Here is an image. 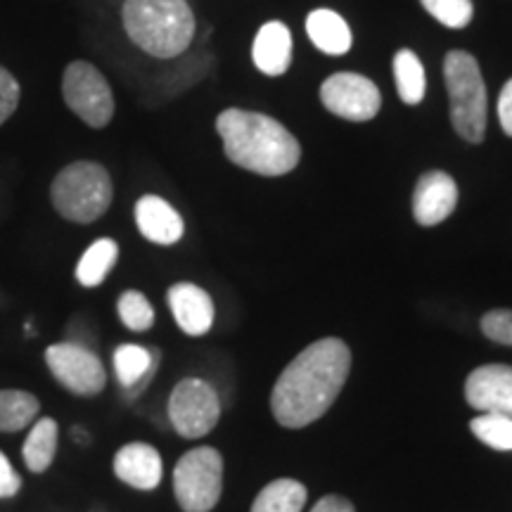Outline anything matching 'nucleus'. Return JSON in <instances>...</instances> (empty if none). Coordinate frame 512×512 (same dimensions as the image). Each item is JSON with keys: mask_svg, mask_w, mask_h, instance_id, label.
I'll return each instance as SVG.
<instances>
[{"mask_svg": "<svg viewBox=\"0 0 512 512\" xmlns=\"http://www.w3.org/2000/svg\"><path fill=\"white\" fill-rule=\"evenodd\" d=\"M351 349L339 337H323L290 361L271 392V411L287 430L323 418L347 384Z\"/></svg>", "mask_w": 512, "mask_h": 512, "instance_id": "obj_1", "label": "nucleus"}, {"mask_svg": "<svg viewBox=\"0 0 512 512\" xmlns=\"http://www.w3.org/2000/svg\"><path fill=\"white\" fill-rule=\"evenodd\" d=\"M223 152L240 169L259 176H285L302 159L299 140L278 119L230 107L216 119Z\"/></svg>", "mask_w": 512, "mask_h": 512, "instance_id": "obj_2", "label": "nucleus"}, {"mask_svg": "<svg viewBox=\"0 0 512 512\" xmlns=\"http://www.w3.org/2000/svg\"><path fill=\"white\" fill-rule=\"evenodd\" d=\"M121 19L128 38L157 60L183 55L197 29L188 0H124Z\"/></svg>", "mask_w": 512, "mask_h": 512, "instance_id": "obj_3", "label": "nucleus"}, {"mask_svg": "<svg viewBox=\"0 0 512 512\" xmlns=\"http://www.w3.org/2000/svg\"><path fill=\"white\" fill-rule=\"evenodd\" d=\"M50 200L64 221L88 226L107 214L114 200V185L107 169L98 162H74L64 166L50 185Z\"/></svg>", "mask_w": 512, "mask_h": 512, "instance_id": "obj_4", "label": "nucleus"}, {"mask_svg": "<svg viewBox=\"0 0 512 512\" xmlns=\"http://www.w3.org/2000/svg\"><path fill=\"white\" fill-rule=\"evenodd\" d=\"M444 79L451 100V124L467 143L479 145L486 138V83L475 55L467 50H451L444 60Z\"/></svg>", "mask_w": 512, "mask_h": 512, "instance_id": "obj_5", "label": "nucleus"}, {"mask_svg": "<svg viewBox=\"0 0 512 512\" xmlns=\"http://www.w3.org/2000/svg\"><path fill=\"white\" fill-rule=\"evenodd\" d=\"M174 494L183 512H211L223 494V458L216 448L197 446L174 467Z\"/></svg>", "mask_w": 512, "mask_h": 512, "instance_id": "obj_6", "label": "nucleus"}, {"mask_svg": "<svg viewBox=\"0 0 512 512\" xmlns=\"http://www.w3.org/2000/svg\"><path fill=\"white\" fill-rule=\"evenodd\" d=\"M62 98L67 107L91 128H105L114 117V93L110 81L86 60L67 64L62 74Z\"/></svg>", "mask_w": 512, "mask_h": 512, "instance_id": "obj_7", "label": "nucleus"}, {"mask_svg": "<svg viewBox=\"0 0 512 512\" xmlns=\"http://www.w3.org/2000/svg\"><path fill=\"white\" fill-rule=\"evenodd\" d=\"M221 401L216 389L200 377H185L169 396L171 427L183 439H202L219 425Z\"/></svg>", "mask_w": 512, "mask_h": 512, "instance_id": "obj_8", "label": "nucleus"}, {"mask_svg": "<svg viewBox=\"0 0 512 512\" xmlns=\"http://www.w3.org/2000/svg\"><path fill=\"white\" fill-rule=\"evenodd\" d=\"M48 370L67 392L98 396L107 387V370L98 354L74 342H60L46 349Z\"/></svg>", "mask_w": 512, "mask_h": 512, "instance_id": "obj_9", "label": "nucleus"}, {"mask_svg": "<svg viewBox=\"0 0 512 512\" xmlns=\"http://www.w3.org/2000/svg\"><path fill=\"white\" fill-rule=\"evenodd\" d=\"M320 102L325 110L347 121H370L382 107L380 88L368 76L356 72H337L320 86Z\"/></svg>", "mask_w": 512, "mask_h": 512, "instance_id": "obj_10", "label": "nucleus"}, {"mask_svg": "<svg viewBox=\"0 0 512 512\" xmlns=\"http://www.w3.org/2000/svg\"><path fill=\"white\" fill-rule=\"evenodd\" d=\"M465 399L479 413L512 420V366L489 363L472 370L465 380Z\"/></svg>", "mask_w": 512, "mask_h": 512, "instance_id": "obj_11", "label": "nucleus"}, {"mask_svg": "<svg viewBox=\"0 0 512 512\" xmlns=\"http://www.w3.org/2000/svg\"><path fill=\"white\" fill-rule=\"evenodd\" d=\"M458 204V185L446 171H427L413 190V216L420 226H439Z\"/></svg>", "mask_w": 512, "mask_h": 512, "instance_id": "obj_12", "label": "nucleus"}, {"mask_svg": "<svg viewBox=\"0 0 512 512\" xmlns=\"http://www.w3.org/2000/svg\"><path fill=\"white\" fill-rule=\"evenodd\" d=\"M166 302L174 313L178 328L190 337L207 335L214 325L216 309L209 292L195 283H176L166 292Z\"/></svg>", "mask_w": 512, "mask_h": 512, "instance_id": "obj_13", "label": "nucleus"}, {"mask_svg": "<svg viewBox=\"0 0 512 512\" xmlns=\"http://www.w3.org/2000/svg\"><path fill=\"white\" fill-rule=\"evenodd\" d=\"M114 475L121 482L138 491H155L162 482L164 465L162 456L155 446L133 441V444L121 446L114 456Z\"/></svg>", "mask_w": 512, "mask_h": 512, "instance_id": "obj_14", "label": "nucleus"}, {"mask_svg": "<svg viewBox=\"0 0 512 512\" xmlns=\"http://www.w3.org/2000/svg\"><path fill=\"white\" fill-rule=\"evenodd\" d=\"M136 226L145 240L162 247L176 245L185 233L183 216L159 195H143L136 202Z\"/></svg>", "mask_w": 512, "mask_h": 512, "instance_id": "obj_15", "label": "nucleus"}, {"mask_svg": "<svg viewBox=\"0 0 512 512\" xmlns=\"http://www.w3.org/2000/svg\"><path fill=\"white\" fill-rule=\"evenodd\" d=\"M292 31L273 19L256 31L252 43V62L264 76H283L292 64Z\"/></svg>", "mask_w": 512, "mask_h": 512, "instance_id": "obj_16", "label": "nucleus"}, {"mask_svg": "<svg viewBox=\"0 0 512 512\" xmlns=\"http://www.w3.org/2000/svg\"><path fill=\"white\" fill-rule=\"evenodd\" d=\"M306 34L320 53L325 55H347L354 43L347 19L337 15L335 10L320 8L306 17Z\"/></svg>", "mask_w": 512, "mask_h": 512, "instance_id": "obj_17", "label": "nucleus"}, {"mask_svg": "<svg viewBox=\"0 0 512 512\" xmlns=\"http://www.w3.org/2000/svg\"><path fill=\"white\" fill-rule=\"evenodd\" d=\"M57 444H60L57 422L53 418H38L22 446V458L27 470L34 472V475H43V472L50 470L57 456Z\"/></svg>", "mask_w": 512, "mask_h": 512, "instance_id": "obj_18", "label": "nucleus"}, {"mask_svg": "<svg viewBox=\"0 0 512 512\" xmlns=\"http://www.w3.org/2000/svg\"><path fill=\"white\" fill-rule=\"evenodd\" d=\"M114 370H117L121 387L133 394L155 373V356L150 349L138 347V344H121L114 351Z\"/></svg>", "mask_w": 512, "mask_h": 512, "instance_id": "obj_19", "label": "nucleus"}, {"mask_svg": "<svg viewBox=\"0 0 512 512\" xmlns=\"http://www.w3.org/2000/svg\"><path fill=\"white\" fill-rule=\"evenodd\" d=\"M41 413L38 396L24 389H0V432L15 434L34 425Z\"/></svg>", "mask_w": 512, "mask_h": 512, "instance_id": "obj_20", "label": "nucleus"}, {"mask_svg": "<svg viewBox=\"0 0 512 512\" xmlns=\"http://www.w3.org/2000/svg\"><path fill=\"white\" fill-rule=\"evenodd\" d=\"M119 259V245L112 238H100L95 240L91 247L83 252V256L76 264V280L83 287H98L105 283V278L117 264Z\"/></svg>", "mask_w": 512, "mask_h": 512, "instance_id": "obj_21", "label": "nucleus"}, {"mask_svg": "<svg viewBox=\"0 0 512 512\" xmlns=\"http://www.w3.org/2000/svg\"><path fill=\"white\" fill-rule=\"evenodd\" d=\"M394 81L401 102L406 105H420L427 93V74L420 57L413 50L403 48L394 55Z\"/></svg>", "mask_w": 512, "mask_h": 512, "instance_id": "obj_22", "label": "nucleus"}, {"mask_svg": "<svg viewBox=\"0 0 512 512\" xmlns=\"http://www.w3.org/2000/svg\"><path fill=\"white\" fill-rule=\"evenodd\" d=\"M306 486L297 479H275L261 489L252 512H302L306 505Z\"/></svg>", "mask_w": 512, "mask_h": 512, "instance_id": "obj_23", "label": "nucleus"}, {"mask_svg": "<svg viewBox=\"0 0 512 512\" xmlns=\"http://www.w3.org/2000/svg\"><path fill=\"white\" fill-rule=\"evenodd\" d=\"M470 430L475 437L494 451H512V420L496 413H482L472 418Z\"/></svg>", "mask_w": 512, "mask_h": 512, "instance_id": "obj_24", "label": "nucleus"}, {"mask_svg": "<svg viewBox=\"0 0 512 512\" xmlns=\"http://www.w3.org/2000/svg\"><path fill=\"white\" fill-rule=\"evenodd\" d=\"M117 313L121 323L133 332H145L155 325V309H152L150 299L138 290H126L117 302Z\"/></svg>", "mask_w": 512, "mask_h": 512, "instance_id": "obj_25", "label": "nucleus"}, {"mask_svg": "<svg viewBox=\"0 0 512 512\" xmlns=\"http://www.w3.org/2000/svg\"><path fill=\"white\" fill-rule=\"evenodd\" d=\"M420 5L448 29H465L475 17L472 0H420Z\"/></svg>", "mask_w": 512, "mask_h": 512, "instance_id": "obj_26", "label": "nucleus"}, {"mask_svg": "<svg viewBox=\"0 0 512 512\" xmlns=\"http://www.w3.org/2000/svg\"><path fill=\"white\" fill-rule=\"evenodd\" d=\"M484 337L491 339V342L503 344V347H512V311L510 309H494L484 313L482 323Z\"/></svg>", "mask_w": 512, "mask_h": 512, "instance_id": "obj_27", "label": "nucleus"}, {"mask_svg": "<svg viewBox=\"0 0 512 512\" xmlns=\"http://www.w3.org/2000/svg\"><path fill=\"white\" fill-rule=\"evenodd\" d=\"M19 98H22V88H19L15 74L0 67V126L17 112Z\"/></svg>", "mask_w": 512, "mask_h": 512, "instance_id": "obj_28", "label": "nucleus"}, {"mask_svg": "<svg viewBox=\"0 0 512 512\" xmlns=\"http://www.w3.org/2000/svg\"><path fill=\"white\" fill-rule=\"evenodd\" d=\"M19 489H22V477L17 475L10 458L0 451V498L17 496Z\"/></svg>", "mask_w": 512, "mask_h": 512, "instance_id": "obj_29", "label": "nucleus"}, {"mask_svg": "<svg viewBox=\"0 0 512 512\" xmlns=\"http://www.w3.org/2000/svg\"><path fill=\"white\" fill-rule=\"evenodd\" d=\"M498 121H501L505 136L512 138V79L505 83L501 98H498Z\"/></svg>", "mask_w": 512, "mask_h": 512, "instance_id": "obj_30", "label": "nucleus"}, {"mask_svg": "<svg viewBox=\"0 0 512 512\" xmlns=\"http://www.w3.org/2000/svg\"><path fill=\"white\" fill-rule=\"evenodd\" d=\"M311 512H356V508L351 505V501H347V498L330 494L320 498V501L313 505Z\"/></svg>", "mask_w": 512, "mask_h": 512, "instance_id": "obj_31", "label": "nucleus"}]
</instances>
